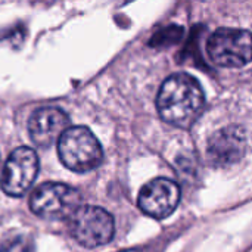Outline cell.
<instances>
[{
    "mask_svg": "<svg viewBox=\"0 0 252 252\" xmlns=\"http://www.w3.org/2000/svg\"><path fill=\"white\" fill-rule=\"evenodd\" d=\"M207 52L219 66H245L252 61V34L241 28H219L210 35Z\"/></svg>",
    "mask_w": 252,
    "mask_h": 252,
    "instance_id": "3",
    "label": "cell"
},
{
    "mask_svg": "<svg viewBox=\"0 0 252 252\" xmlns=\"http://www.w3.org/2000/svg\"><path fill=\"white\" fill-rule=\"evenodd\" d=\"M0 252H35L34 242L28 235L12 233L0 242Z\"/></svg>",
    "mask_w": 252,
    "mask_h": 252,
    "instance_id": "10",
    "label": "cell"
},
{
    "mask_svg": "<svg viewBox=\"0 0 252 252\" xmlns=\"http://www.w3.org/2000/svg\"><path fill=\"white\" fill-rule=\"evenodd\" d=\"M127 252H139V251H127Z\"/></svg>",
    "mask_w": 252,
    "mask_h": 252,
    "instance_id": "11",
    "label": "cell"
},
{
    "mask_svg": "<svg viewBox=\"0 0 252 252\" xmlns=\"http://www.w3.org/2000/svg\"><path fill=\"white\" fill-rule=\"evenodd\" d=\"M38 173V157L27 146L16 148L1 171V189L6 195L19 198L28 192Z\"/></svg>",
    "mask_w": 252,
    "mask_h": 252,
    "instance_id": "6",
    "label": "cell"
},
{
    "mask_svg": "<svg viewBox=\"0 0 252 252\" xmlns=\"http://www.w3.org/2000/svg\"><path fill=\"white\" fill-rule=\"evenodd\" d=\"M245 151L247 134L239 126H229L216 131L207 143L208 158L216 167H227L239 162Z\"/></svg>",
    "mask_w": 252,
    "mask_h": 252,
    "instance_id": "8",
    "label": "cell"
},
{
    "mask_svg": "<svg viewBox=\"0 0 252 252\" xmlns=\"http://www.w3.org/2000/svg\"><path fill=\"white\" fill-rule=\"evenodd\" d=\"M204 105L205 97L199 83L186 72L170 75L157 97L161 118L179 128H189L201 115Z\"/></svg>",
    "mask_w": 252,
    "mask_h": 252,
    "instance_id": "1",
    "label": "cell"
},
{
    "mask_svg": "<svg viewBox=\"0 0 252 252\" xmlns=\"http://www.w3.org/2000/svg\"><path fill=\"white\" fill-rule=\"evenodd\" d=\"M68 115L53 106H44L32 112L28 121V133L31 140L40 146L47 148L59 142L61 136L68 130Z\"/></svg>",
    "mask_w": 252,
    "mask_h": 252,
    "instance_id": "9",
    "label": "cell"
},
{
    "mask_svg": "<svg viewBox=\"0 0 252 252\" xmlns=\"http://www.w3.org/2000/svg\"><path fill=\"white\" fill-rule=\"evenodd\" d=\"M58 154L62 164L75 171L87 173L100 165L103 151L96 136L87 127H69L58 142Z\"/></svg>",
    "mask_w": 252,
    "mask_h": 252,
    "instance_id": "2",
    "label": "cell"
},
{
    "mask_svg": "<svg viewBox=\"0 0 252 252\" xmlns=\"http://www.w3.org/2000/svg\"><path fill=\"white\" fill-rule=\"evenodd\" d=\"M71 235L86 248H97L112 241L115 224L112 216L99 207L81 205L69 219Z\"/></svg>",
    "mask_w": 252,
    "mask_h": 252,
    "instance_id": "5",
    "label": "cell"
},
{
    "mask_svg": "<svg viewBox=\"0 0 252 252\" xmlns=\"http://www.w3.org/2000/svg\"><path fill=\"white\" fill-rule=\"evenodd\" d=\"M81 207V195L77 189L63 183H43L31 195V211L46 220L71 219Z\"/></svg>",
    "mask_w": 252,
    "mask_h": 252,
    "instance_id": "4",
    "label": "cell"
},
{
    "mask_svg": "<svg viewBox=\"0 0 252 252\" xmlns=\"http://www.w3.org/2000/svg\"><path fill=\"white\" fill-rule=\"evenodd\" d=\"M180 202V188L170 179H155L139 193V208L155 220L168 217Z\"/></svg>",
    "mask_w": 252,
    "mask_h": 252,
    "instance_id": "7",
    "label": "cell"
}]
</instances>
